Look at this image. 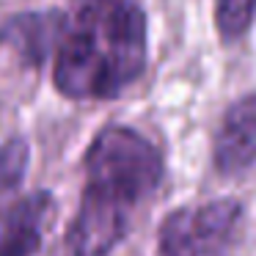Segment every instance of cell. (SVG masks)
Wrapping results in <instances>:
<instances>
[{
  "mask_svg": "<svg viewBox=\"0 0 256 256\" xmlns=\"http://www.w3.org/2000/svg\"><path fill=\"white\" fill-rule=\"evenodd\" d=\"M245 210L237 198H215L168 212L157 232L160 256H228L242 232Z\"/></svg>",
  "mask_w": 256,
  "mask_h": 256,
  "instance_id": "obj_3",
  "label": "cell"
},
{
  "mask_svg": "<svg viewBox=\"0 0 256 256\" xmlns=\"http://www.w3.org/2000/svg\"><path fill=\"white\" fill-rule=\"evenodd\" d=\"M86 184L66 232L72 256H108L130 232L135 206L162 182V154L132 127H105L83 157Z\"/></svg>",
  "mask_w": 256,
  "mask_h": 256,
  "instance_id": "obj_1",
  "label": "cell"
},
{
  "mask_svg": "<svg viewBox=\"0 0 256 256\" xmlns=\"http://www.w3.org/2000/svg\"><path fill=\"white\" fill-rule=\"evenodd\" d=\"M146 47L140 0H83L56 47L52 83L66 100H113L144 74Z\"/></svg>",
  "mask_w": 256,
  "mask_h": 256,
  "instance_id": "obj_2",
  "label": "cell"
},
{
  "mask_svg": "<svg viewBox=\"0 0 256 256\" xmlns=\"http://www.w3.org/2000/svg\"><path fill=\"white\" fill-rule=\"evenodd\" d=\"M52 193L34 190L0 210V256H36L42 248V232L52 215Z\"/></svg>",
  "mask_w": 256,
  "mask_h": 256,
  "instance_id": "obj_5",
  "label": "cell"
},
{
  "mask_svg": "<svg viewBox=\"0 0 256 256\" xmlns=\"http://www.w3.org/2000/svg\"><path fill=\"white\" fill-rule=\"evenodd\" d=\"M30 162V146L25 138L14 135L6 144H0V198L22 184L25 171Z\"/></svg>",
  "mask_w": 256,
  "mask_h": 256,
  "instance_id": "obj_8",
  "label": "cell"
},
{
  "mask_svg": "<svg viewBox=\"0 0 256 256\" xmlns=\"http://www.w3.org/2000/svg\"><path fill=\"white\" fill-rule=\"evenodd\" d=\"M212 162L228 179L256 166V91L226 108L212 140Z\"/></svg>",
  "mask_w": 256,
  "mask_h": 256,
  "instance_id": "obj_4",
  "label": "cell"
},
{
  "mask_svg": "<svg viewBox=\"0 0 256 256\" xmlns=\"http://www.w3.org/2000/svg\"><path fill=\"white\" fill-rule=\"evenodd\" d=\"M64 30H66L64 12H25L3 25L0 42H6V47L17 52L25 66H42L52 47H58Z\"/></svg>",
  "mask_w": 256,
  "mask_h": 256,
  "instance_id": "obj_6",
  "label": "cell"
},
{
  "mask_svg": "<svg viewBox=\"0 0 256 256\" xmlns=\"http://www.w3.org/2000/svg\"><path fill=\"white\" fill-rule=\"evenodd\" d=\"M256 20V0H215V28L223 44H234Z\"/></svg>",
  "mask_w": 256,
  "mask_h": 256,
  "instance_id": "obj_7",
  "label": "cell"
}]
</instances>
